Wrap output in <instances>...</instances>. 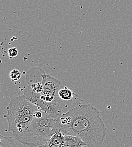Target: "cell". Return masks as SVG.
Instances as JSON below:
<instances>
[{
	"label": "cell",
	"instance_id": "obj_1",
	"mask_svg": "<svg viewBox=\"0 0 132 147\" xmlns=\"http://www.w3.org/2000/svg\"><path fill=\"white\" fill-rule=\"evenodd\" d=\"M59 131L80 138L87 147H101L107 128L100 112L91 104L79 105L59 116Z\"/></svg>",
	"mask_w": 132,
	"mask_h": 147
},
{
	"label": "cell",
	"instance_id": "obj_2",
	"mask_svg": "<svg viewBox=\"0 0 132 147\" xmlns=\"http://www.w3.org/2000/svg\"><path fill=\"white\" fill-rule=\"evenodd\" d=\"M60 115H52L44 111L41 118L34 117L27 129L13 137L25 146L45 147L52 136L59 131Z\"/></svg>",
	"mask_w": 132,
	"mask_h": 147
},
{
	"label": "cell",
	"instance_id": "obj_3",
	"mask_svg": "<svg viewBox=\"0 0 132 147\" xmlns=\"http://www.w3.org/2000/svg\"><path fill=\"white\" fill-rule=\"evenodd\" d=\"M36 105L28 100L24 95L13 97L7 107L5 119L8 130L14 135L19 134L28 127L38 110Z\"/></svg>",
	"mask_w": 132,
	"mask_h": 147
},
{
	"label": "cell",
	"instance_id": "obj_4",
	"mask_svg": "<svg viewBox=\"0 0 132 147\" xmlns=\"http://www.w3.org/2000/svg\"><path fill=\"white\" fill-rule=\"evenodd\" d=\"M41 83L43 84V90L39 93L40 100L46 102L59 101L58 92L60 90L61 82L49 74L41 75Z\"/></svg>",
	"mask_w": 132,
	"mask_h": 147
},
{
	"label": "cell",
	"instance_id": "obj_5",
	"mask_svg": "<svg viewBox=\"0 0 132 147\" xmlns=\"http://www.w3.org/2000/svg\"><path fill=\"white\" fill-rule=\"evenodd\" d=\"M38 94L39 93L33 91L29 86L24 90V95L26 98L36 105L40 110L52 115H61L62 108L58 102L59 101L49 102L42 101L39 98Z\"/></svg>",
	"mask_w": 132,
	"mask_h": 147
},
{
	"label": "cell",
	"instance_id": "obj_6",
	"mask_svg": "<svg viewBox=\"0 0 132 147\" xmlns=\"http://www.w3.org/2000/svg\"><path fill=\"white\" fill-rule=\"evenodd\" d=\"M64 144V135L60 131L54 133L45 147H63Z\"/></svg>",
	"mask_w": 132,
	"mask_h": 147
},
{
	"label": "cell",
	"instance_id": "obj_7",
	"mask_svg": "<svg viewBox=\"0 0 132 147\" xmlns=\"http://www.w3.org/2000/svg\"><path fill=\"white\" fill-rule=\"evenodd\" d=\"M64 135V144L63 147H87L86 144L78 136L71 135Z\"/></svg>",
	"mask_w": 132,
	"mask_h": 147
},
{
	"label": "cell",
	"instance_id": "obj_8",
	"mask_svg": "<svg viewBox=\"0 0 132 147\" xmlns=\"http://www.w3.org/2000/svg\"><path fill=\"white\" fill-rule=\"evenodd\" d=\"M59 97L64 101H70L74 98V96H77L67 87L60 89L58 92Z\"/></svg>",
	"mask_w": 132,
	"mask_h": 147
},
{
	"label": "cell",
	"instance_id": "obj_9",
	"mask_svg": "<svg viewBox=\"0 0 132 147\" xmlns=\"http://www.w3.org/2000/svg\"><path fill=\"white\" fill-rule=\"evenodd\" d=\"M14 137H6L0 134V147H15Z\"/></svg>",
	"mask_w": 132,
	"mask_h": 147
},
{
	"label": "cell",
	"instance_id": "obj_10",
	"mask_svg": "<svg viewBox=\"0 0 132 147\" xmlns=\"http://www.w3.org/2000/svg\"><path fill=\"white\" fill-rule=\"evenodd\" d=\"M31 88L35 92L38 93H41L43 90V84L41 83V82H37L36 83H31L29 85Z\"/></svg>",
	"mask_w": 132,
	"mask_h": 147
},
{
	"label": "cell",
	"instance_id": "obj_11",
	"mask_svg": "<svg viewBox=\"0 0 132 147\" xmlns=\"http://www.w3.org/2000/svg\"><path fill=\"white\" fill-rule=\"evenodd\" d=\"M10 77L13 81H17L21 77V73L18 70L14 69L11 71L10 73Z\"/></svg>",
	"mask_w": 132,
	"mask_h": 147
},
{
	"label": "cell",
	"instance_id": "obj_12",
	"mask_svg": "<svg viewBox=\"0 0 132 147\" xmlns=\"http://www.w3.org/2000/svg\"><path fill=\"white\" fill-rule=\"evenodd\" d=\"M18 54V51L16 47L11 48L8 50V55L10 58L16 57Z\"/></svg>",
	"mask_w": 132,
	"mask_h": 147
},
{
	"label": "cell",
	"instance_id": "obj_13",
	"mask_svg": "<svg viewBox=\"0 0 132 147\" xmlns=\"http://www.w3.org/2000/svg\"><path fill=\"white\" fill-rule=\"evenodd\" d=\"M0 92H1V83H0Z\"/></svg>",
	"mask_w": 132,
	"mask_h": 147
}]
</instances>
